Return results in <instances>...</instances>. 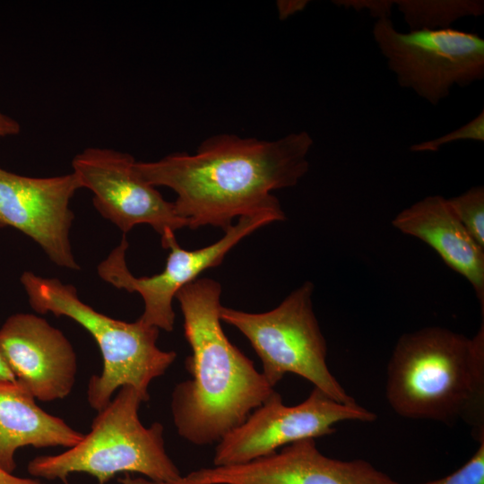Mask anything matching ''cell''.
I'll use <instances>...</instances> for the list:
<instances>
[{
  "label": "cell",
  "instance_id": "cell-23",
  "mask_svg": "<svg viewBox=\"0 0 484 484\" xmlns=\"http://www.w3.org/2000/svg\"><path fill=\"white\" fill-rule=\"evenodd\" d=\"M21 131L20 124L0 111V137L15 135Z\"/></svg>",
  "mask_w": 484,
  "mask_h": 484
},
{
  "label": "cell",
  "instance_id": "cell-16",
  "mask_svg": "<svg viewBox=\"0 0 484 484\" xmlns=\"http://www.w3.org/2000/svg\"><path fill=\"white\" fill-rule=\"evenodd\" d=\"M410 30H444L457 20L484 13L480 0H394Z\"/></svg>",
  "mask_w": 484,
  "mask_h": 484
},
{
  "label": "cell",
  "instance_id": "cell-10",
  "mask_svg": "<svg viewBox=\"0 0 484 484\" xmlns=\"http://www.w3.org/2000/svg\"><path fill=\"white\" fill-rule=\"evenodd\" d=\"M134 163L129 153L89 147L74 156L72 167L82 188L93 193L94 207L124 235L138 224L150 225L160 237L187 228L173 202L136 174Z\"/></svg>",
  "mask_w": 484,
  "mask_h": 484
},
{
  "label": "cell",
  "instance_id": "cell-4",
  "mask_svg": "<svg viewBox=\"0 0 484 484\" xmlns=\"http://www.w3.org/2000/svg\"><path fill=\"white\" fill-rule=\"evenodd\" d=\"M20 281L34 311L73 319L99 345L102 372L90 378L87 388V400L92 409L103 410L113 393L125 385L134 387L143 402L150 400L151 383L164 375L177 359L175 351L158 347L159 328L140 318L128 323L103 315L83 303L74 286L56 278H44L26 271Z\"/></svg>",
  "mask_w": 484,
  "mask_h": 484
},
{
  "label": "cell",
  "instance_id": "cell-7",
  "mask_svg": "<svg viewBox=\"0 0 484 484\" xmlns=\"http://www.w3.org/2000/svg\"><path fill=\"white\" fill-rule=\"evenodd\" d=\"M372 32L399 85L432 105L448 97L453 86L484 77V39L478 34L453 28L402 33L390 18L376 20Z\"/></svg>",
  "mask_w": 484,
  "mask_h": 484
},
{
  "label": "cell",
  "instance_id": "cell-24",
  "mask_svg": "<svg viewBox=\"0 0 484 484\" xmlns=\"http://www.w3.org/2000/svg\"><path fill=\"white\" fill-rule=\"evenodd\" d=\"M0 484H45L38 480L14 476L0 468Z\"/></svg>",
  "mask_w": 484,
  "mask_h": 484
},
{
  "label": "cell",
  "instance_id": "cell-19",
  "mask_svg": "<svg viewBox=\"0 0 484 484\" xmlns=\"http://www.w3.org/2000/svg\"><path fill=\"white\" fill-rule=\"evenodd\" d=\"M423 484H484V440L461 468L442 479Z\"/></svg>",
  "mask_w": 484,
  "mask_h": 484
},
{
  "label": "cell",
  "instance_id": "cell-9",
  "mask_svg": "<svg viewBox=\"0 0 484 484\" xmlns=\"http://www.w3.org/2000/svg\"><path fill=\"white\" fill-rule=\"evenodd\" d=\"M375 419L374 412L358 403L338 402L315 387L306 400L294 406L285 405L275 392L217 443L212 463H246L294 442L330 435L340 422H371Z\"/></svg>",
  "mask_w": 484,
  "mask_h": 484
},
{
  "label": "cell",
  "instance_id": "cell-8",
  "mask_svg": "<svg viewBox=\"0 0 484 484\" xmlns=\"http://www.w3.org/2000/svg\"><path fill=\"white\" fill-rule=\"evenodd\" d=\"M285 219L281 206L241 216L218 241L195 250L183 249L177 242L175 232L169 230L160 237L162 247L169 249L165 268L150 277L138 278L129 271L125 261L128 241L123 235L120 244L98 265L97 272L114 287L141 295L144 309L139 318L143 322L171 332L175 323L172 301L180 289L198 279L203 271L220 265L244 238L269 223Z\"/></svg>",
  "mask_w": 484,
  "mask_h": 484
},
{
  "label": "cell",
  "instance_id": "cell-17",
  "mask_svg": "<svg viewBox=\"0 0 484 484\" xmlns=\"http://www.w3.org/2000/svg\"><path fill=\"white\" fill-rule=\"evenodd\" d=\"M447 203L468 233L484 248L483 186H474L458 196L447 199Z\"/></svg>",
  "mask_w": 484,
  "mask_h": 484
},
{
  "label": "cell",
  "instance_id": "cell-6",
  "mask_svg": "<svg viewBox=\"0 0 484 484\" xmlns=\"http://www.w3.org/2000/svg\"><path fill=\"white\" fill-rule=\"evenodd\" d=\"M313 291L314 284L306 281L270 311L249 313L221 306L220 317L248 340L271 386L285 375L296 374L334 401L355 404L328 368L326 341L313 309Z\"/></svg>",
  "mask_w": 484,
  "mask_h": 484
},
{
  "label": "cell",
  "instance_id": "cell-12",
  "mask_svg": "<svg viewBox=\"0 0 484 484\" xmlns=\"http://www.w3.org/2000/svg\"><path fill=\"white\" fill-rule=\"evenodd\" d=\"M187 475L207 484H399L365 460L323 454L313 438L246 463L201 468Z\"/></svg>",
  "mask_w": 484,
  "mask_h": 484
},
{
  "label": "cell",
  "instance_id": "cell-21",
  "mask_svg": "<svg viewBox=\"0 0 484 484\" xmlns=\"http://www.w3.org/2000/svg\"><path fill=\"white\" fill-rule=\"evenodd\" d=\"M117 481L120 484H207L198 482L191 479L188 475H180L177 478L168 480H154L143 476L135 477L130 473H125V476L119 478Z\"/></svg>",
  "mask_w": 484,
  "mask_h": 484
},
{
  "label": "cell",
  "instance_id": "cell-5",
  "mask_svg": "<svg viewBox=\"0 0 484 484\" xmlns=\"http://www.w3.org/2000/svg\"><path fill=\"white\" fill-rule=\"evenodd\" d=\"M143 402L130 385L118 389L117 395L94 418L91 431L67 451L40 455L30 460V475L66 481L74 472L88 473L99 484H106L117 473H139L154 480H168L181 475L169 456L164 427L153 422L145 427L139 418Z\"/></svg>",
  "mask_w": 484,
  "mask_h": 484
},
{
  "label": "cell",
  "instance_id": "cell-14",
  "mask_svg": "<svg viewBox=\"0 0 484 484\" xmlns=\"http://www.w3.org/2000/svg\"><path fill=\"white\" fill-rule=\"evenodd\" d=\"M393 226L431 246L454 271L471 284L484 313V248L468 233L447 199L430 195L398 213Z\"/></svg>",
  "mask_w": 484,
  "mask_h": 484
},
{
  "label": "cell",
  "instance_id": "cell-25",
  "mask_svg": "<svg viewBox=\"0 0 484 484\" xmlns=\"http://www.w3.org/2000/svg\"><path fill=\"white\" fill-rule=\"evenodd\" d=\"M0 381H16L14 376L8 368L0 355Z\"/></svg>",
  "mask_w": 484,
  "mask_h": 484
},
{
  "label": "cell",
  "instance_id": "cell-18",
  "mask_svg": "<svg viewBox=\"0 0 484 484\" xmlns=\"http://www.w3.org/2000/svg\"><path fill=\"white\" fill-rule=\"evenodd\" d=\"M484 141V112L483 110L464 125L438 138L421 142L411 146L412 151H436L441 146L461 141Z\"/></svg>",
  "mask_w": 484,
  "mask_h": 484
},
{
  "label": "cell",
  "instance_id": "cell-2",
  "mask_svg": "<svg viewBox=\"0 0 484 484\" xmlns=\"http://www.w3.org/2000/svg\"><path fill=\"white\" fill-rule=\"evenodd\" d=\"M221 285L198 278L176 294L191 355V377L178 383L170 410L177 434L194 445L217 444L276 391L253 360L225 334L220 317Z\"/></svg>",
  "mask_w": 484,
  "mask_h": 484
},
{
  "label": "cell",
  "instance_id": "cell-20",
  "mask_svg": "<svg viewBox=\"0 0 484 484\" xmlns=\"http://www.w3.org/2000/svg\"><path fill=\"white\" fill-rule=\"evenodd\" d=\"M336 5L352 8L356 11L367 10L371 16L377 20L390 18L393 1L390 0H337L333 1Z\"/></svg>",
  "mask_w": 484,
  "mask_h": 484
},
{
  "label": "cell",
  "instance_id": "cell-22",
  "mask_svg": "<svg viewBox=\"0 0 484 484\" xmlns=\"http://www.w3.org/2000/svg\"><path fill=\"white\" fill-rule=\"evenodd\" d=\"M307 1L304 0H286L278 1L277 9L279 18L281 20L287 19L288 17L302 11L307 4Z\"/></svg>",
  "mask_w": 484,
  "mask_h": 484
},
{
  "label": "cell",
  "instance_id": "cell-11",
  "mask_svg": "<svg viewBox=\"0 0 484 484\" xmlns=\"http://www.w3.org/2000/svg\"><path fill=\"white\" fill-rule=\"evenodd\" d=\"M82 188L74 175L32 177L0 168V227L35 241L56 265L79 270L70 242V201Z\"/></svg>",
  "mask_w": 484,
  "mask_h": 484
},
{
  "label": "cell",
  "instance_id": "cell-1",
  "mask_svg": "<svg viewBox=\"0 0 484 484\" xmlns=\"http://www.w3.org/2000/svg\"><path fill=\"white\" fill-rule=\"evenodd\" d=\"M313 139L307 132L277 140L220 134L194 154L176 152L156 161H135L147 184L171 188L177 213L187 228L229 229L233 219L281 206L273 190L296 186L308 171Z\"/></svg>",
  "mask_w": 484,
  "mask_h": 484
},
{
  "label": "cell",
  "instance_id": "cell-3",
  "mask_svg": "<svg viewBox=\"0 0 484 484\" xmlns=\"http://www.w3.org/2000/svg\"><path fill=\"white\" fill-rule=\"evenodd\" d=\"M386 398L408 419L462 420L484 440V325L469 338L432 326L402 334L387 365Z\"/></svg>",
  "mask_w": 484,
  "mask_h": 484
},
{
  "label": "cell",
  "instance_id": "cell-13",
  "mask_svg": "<svg viewBox=\"0 0 484 484\" xmlns=\"http://www.w3.org/2000/svg\"><path fill=\"white\" fill-rule=\"evenodd\" d=\"M0 355L16 382L35 399H64L73 388L76 353L63 332L37 315L16 313L4 321Z\"/></svg>",
  "mask_w": 484,
  "mask_h": 484
},
{
  "label": "cell",
  "instance_id": "cell-15",
  "mask_svg": "<svg viewBox=\"0 0 484 484\" xmlns=\"http://www.w3.org/2000/svg\"><path fill=\"white\" fill-rule=\"evenodd\" d=\"M16 381H0V468L13 473L14 454L23 446L73 447L83 434L51 415Z\"/></svg>",
  "mask_w": 484,
  "mask_h": 484
}]
</instances>
